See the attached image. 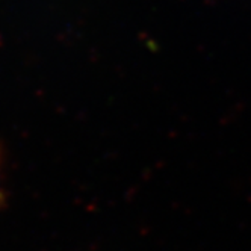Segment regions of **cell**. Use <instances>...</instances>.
I'll return each mask as SVG.
<instances>
[{"mask_svg":"<svg viewBox=\"0 0 251 251\" xmlns=\"http://www.w3.org/2000/svg\"><path fill=\"white\" fill-rule=\"evenodd\" d=\"M2 203H3V194L0 191V206H2Z\"/></svg>","mask_w":251,"mask_h":251,"instance_id":"cell-1","label":"cell"}]
</instances>
